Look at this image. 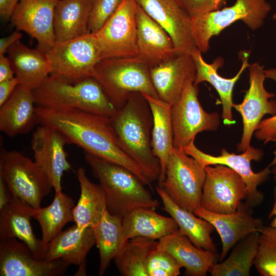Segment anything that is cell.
Returning a JSON list of instances; mask_svg holds the SVG:
<instances>
[{"instance_id":"cell-1","label":"cell","mask_w":276,"mask_h":276,"mask_svg":"<svg viewBox=\"0 0 276 276\" xmlns=\"http://www.w3.org/2000/svg\"><path fill=\"white\" fill-rule=\"evenodd\" d=\"M39 125L53 127L68 144L84 152L120 165L132 172L146 186L152 181L143 169L119 146L110 117L79 109L57 110L36 106Z\"/></svg>"},{"instance_id":"cell-2","label":"cell","mask_w":276,"mask_h":276,"mask_svg":"<svg viewBox=\"0 0 276 276\" xmlns=\"http://www.w3.org/2000/svg\"><path fill=\"white\" fill-rule=\"evenodd\" d=\"M110 119L119 146L143 169L152 182L158 180L160 165L151 147L153 117L143 95L132 93Z\"/></svg>"},{"instance_id":"cell-3","label":"cell","mask_w":276,"mask_h":276,"mask_svg":"<svg viewBox=\"0 0 276 276\" xmlns=\"http://www.w3.org/2000/svg\"><path fill=\"white\" fill-rule=\"evenodd\" d=\"M84 153L85 161L104 192L110 214L122 218L139 208L155 209L159 206V201L130 170L105 159Z\"/></svg>"},{"instance_id":"cell-4","label":"cell","mask_w":276,"mask_h":276,"mask_svg":"<svg viewBox=\"0 0 276 276\" xmlns=\"http://www.w3.org/2000/svg\"><path fill=\"white\" fill-rule=\"evenodd\" d=\"M33 93L36 105L43 108L79 109L108 117L118 110L93 77L70 83L50 75Z\"/></svg>"},{"instance_id":"cell-5","label":"cell","mask_w":276,"mask_h":276,"mask_svg":"<svg viewBox=\"0 0 276 276\" xmlns=\"http://www.w3.org/2000/svg\"><path fill=\"white\" fill-rule=\"evenodd\" d=\"M93 77L117 109L124 105L133 93L158 98L150 67L137 56L102 59L96 65Z\"/></svg>"},{"instance_id":"cell-6","label":"cell","mask_w":276,"mask_h":276,"mask_svg":"<svg viewBox=\"0 0 276 276\" xmlns=\"http://www.w3.org/2000/svg\"><path fill=\"white\" fill-rule=\"evenodd\" d=\"M271 7L266 0H236L232 6L191 17V30L195 46L207 52L211 38L237 20L252 30L261 27Z\"/></svg>"},{"instance_id":"cell-7","label":"cell","mask_w":276,"mask_h":276,"mask_svg":"<svg viewBox=\"0 0 276 276\" xmlns=\"http://www.w3.org/2000/svg\"><path fill=\"white\" fill-rule=\"evenodd\" d=\"M0 177L14 198L35 209L41 208L43 198L53 188L34 160L14 150L1 149Z\"/></svg>"},{"instance_id":"cell-8","label":"cell","mask_w":276,"mask_h":276,"mask_svg":"<svg viewBox=\"0 0 276 276\" xmlns=\"http://www.w3.org/2000/svg\"><path fill=\"white\" fill-rule=\"evenodd\" d=\"M44 54L50 75L70 83L93 77L95 66L101 60L94 34L90 32L56 42Z\"/></svg>"},{"instance_id":"cell-9","label":"cell","mask_w":276,"mask_h":276,"mask_svg":"<svg viewBox=\"0 0 276 276\" xmlns=\"http://www.w3.org/2000/svg\"><path fill=\"white\" fill-rule=\"evenodd\" d=\"M205 176L204 167L182 149L174 147L159 187L178 205L194 212L201 207Z\"/></svg>"},{"instance_id":"cell-10","label":"cell","mask_w":276,"mask_h":276,"mask_svg":"<svg viewBox=\"0 0 276 276\" xmlns=\"http://www.w3.org/2000/svg\"><path fill=\"white\" fill-rule=\"evenodd\" d=\"M136 0H123L105 24L93 33L101 59L136 57Z\"/></svg>"},{"instance_id":"cell-11","label":"cell","mask_w":276,"mask_h":276,"mask_svg":"<svg viewBox=\"0 0 276 276\" xmlns=\"http://www.w3.org/2000/svg\"><path fill=\"white\" fill-rule=\"evenodd\" d=\"M198 86L190 81L180 98L171 105V114L174 147L179 149L189 145L202 131H215L220 123L216 112H207L198 98Z\"/></svg>"},{"instance_id":"cell-12","label":"cell","mask_w":276,"mask_h":276,"mask_svg":"<svg viewBox=\"0 0 276 276\" xmlns=\"http://www.w3.org/2000/svg\"><path fill=\"white\" fill-rule=\"evenodd\" d=\"M185 153L195 159L203 167L222 165L236 172L243 178L246 186L248 196L246 202L251 207L260 204L263 200L262 192L258 190V187L264 182L271 173L268 165L258 172L251 169V162H258L264 156L262 149L250 146L241 154L229 153L225 148L221 150L220 154L212 155L199 149L193 140L189 145L182 149Z\"/></svg>"},{"instance_id":"cell-13","label":"cell","mask_w":276,"mask_h":276,"mask_svg":"<svg viewBox=\"0 0 276 276\" xmlns=\"http://www.w3.org/2000/svg\"><path fill=\"white\" fill-rule=\"evenodd\" d=\"M201 207L217 214L237 211L248 196L242 177L231 168L222 165L206 166Z\"/></svg>"},{"instance_id":"cell-14","label":"cell","mask_w":276,"mask_h":276,"mask_svg":"<svg viewBox=\"0 0 276 276\" xmlns=\"http://www.w3.org/2000/svg\"><path fill=\"white\" fill-rule=\"evenodd\" d=\"M249 86L242 103L233 104V108L240 114L243 121V132L238 151H245L250 145V141L256 128L263 117L267 114H276V101L271 99L275 94L264 87L266 77L264 66L258 62L250 64Z\"/></svg>"},{"instance_id":"cell-15","label":"cell","mask_w":276,"mask_h":276,"mask_svg":"<svg viewBox=\"0 0 276 276\" xmlns=\"http://www.w3.org/2000/svg\"><path fill=\"white\" fill-rule=\"evenodd\" d=\"M70 264L62 259L46 261L35 257L17 238L0 239L1 276H59Z\"/></svg>"},{"instance_id":"cell-16","label":"cell","mask_w":276,"mask_h":276,"mask_svg":"<svg viewBox=\"0 0 276 276\" xmlns=\"http://www.w3.org/2000/svg\"><path fill=\"white\" fill-rule=\"evenodd\" d=\"M66 144L67 140L59 131L40 124L31 140L34 161L49 179L55 192L62 191V175L71 169L65 150Z\"/></svg>"},{"instance_id":"cell-17","label":"cell","mask_w":276,"mask_h":276,"mask_svg":"<svg viewBox=\"0 0 276 276\" xmlns=\"http://www.w3.org/2000/svg\"><path fill=\"white\" fill-rule=\"evenodd\" d=\"M59 0H20L10 18L17 30L22 31L37 41V49L43 53L56 43L54 17Z\"/></svg>"},{"instance_id":"cell-18","label":"cell","mask_w":276,"mask_h":276,"mask_svg":"<svg viewBox=\"0 0 276 276\" xmlns=\"http://www.w3.org/2000/svg\"><path fill=\"white\" fill-rule=\"evenodd\" d=\"M196 70L189 52H180L150 68V76L158 98L172 105L181 96L186 85L194 81Z\"/></svg>"},{"instance_id":"cell-19","label":"cell","mask_w":276,"mask_h":276,"mask_svg":"<svg viewBox=\"0 0 276 276\" xmlns=\"http://www.w3.org/2000/svg\"><path fill=\"white\" fill-rule=\"evenodd\" d=\"M193 213L210 222L219 235L222 245L220 262L239 241L251 233L259 232L263 226L262 220L252 216L251 206L246 202L231 214L214 213L201 207Z\"/></svg>"},{"instance_id":"cell-20","label":"cell","mask_w":276,"mask_h":276,"mask_svg":"<svg viewBox=\"0 0 276 276\" xmlns=\"http://www.w3.org/2000/svg\"><path fill=\"white\" fill-rule=\"evenodd\" d=\"M137 57L151 68L179 52L166 30L138 4L136 12Z\"/></svg>"},{"instance_id":"cell-21","label":"cell","mask_w":276,"mask_h":276,"mask_svg":"<svg viewBox=\"0 0 276 276\" xmlns=\"http://www.w3.org/2000/svg\"><path fill=\"white\" fill-rule=\"evenodd\" d=\"M201 53L196 47L190 52L196 70L194 84L198 86L200 83L206 81L215 88L219 96L222 105L221 117L223 123L226 125H232L235 123L232 113L234 104L233 89L243 71L250 64L248 63L250 51H244L239 52V56L242 60V66L238 73L232 78H223L218 74V69L223 65L224 62L221 57H218L213 63L209 64L204 60Z\"/></svg>"},{"instance_id":"cell-22","label":"cell","mask_w":276,"mask_h":276,"mask_svg":"<svg viewBox=\"0 0 276 276\" xmlns=\"http://www.w3.org/2000/svg\"><path fill=\"white\" fill-rule=\"evenodd\" d=\"M136 1L169 34L179 52L190 53L196 47L191 34V17L173 0Z\"/></svg>"},{"instance_id":"cell-23","label":"cell","mask_w":276,"mask_h":276,"mask_svg":"<svg viewBox=\"0 0 276 276\" xmlns=\"http://www.w3.org/2000/svg\"><path fill=\"white\" fill-rule=\"evenodd\" d=\"M96 243L92 227L82 228L75 224L62 231L47 244L44 260L62 259L79 267L75 275H85L86 256Z\"/></svg>"},{"instance_id":"cell-24","label":"cell","mask_w":276,"mask_h":276,"mask_svg":"<svg viewBox=\"0 0 276 276\" xmlns=\"http://www.w3.org/2000/svg\"><path fill=\"white\" fill-rule=\"evenodd\" d=\"M34 209L13 197L0 209V239L17 238L30 248L36 258L44 260L47 244L36 237L31 224Z\"/></svg>"},{"instance_id":"cell-25","label":"cell","mask_w":276,"mask_h":276,"mask_svg":"<svg viewBox=\"0 0 276 276\" xmlns=\"http://www.w3.org/2000/svg\"><path fill=\"white\" fill-rule=\"evenodd\" d=\"M33 90L18 84L0 109V130L9 136L25 134L39 124Z\"/></svg>"},{"instance_id":"cell-26","label":"cell","mask_w":276,"mask_h":276,"mask_svg":"<svg viewBox=\"0 0 276 276\" xmlns=\"http://www.w3.org/2000/svg\"><path fill=\"white\" fill-rule=\"evenodd\" d=\"M157 248L174 257L188 275L205 276L216 262L215 252L197 247L179 228L159 239Z\"/></svg>"},{"instance_id":"cell-27","label":"cell","mask_w":276,"mask_h":276,"mask_svg":"<svg viewBox=\"0 0 276 276\" xmlns=\"http://www.w3.org/2000/svg\"><path fill=\"white\" fill-rule=\"evenodd\" d=\"M7 53L19 84L33 90L50 75L45 54L37 49H31L19 40L9 49Z\"/></svg>"},{"instance_id":"cell-28","label":"cell","mask_w":276,"mask_h":276,"mask_svg":"<svg viewBox=\"0 0 276 276\" xmlns=\"http://www.w3.org/2000/svg\"><path fill=\"white\" fill-rule=\"evenodd\" d=\"M142 94L149 105L153 117L151 147L154 155L160 163V174L158 179L160 186L165 178L168 158L174 148L171 105L158 98Z\"/></svg>"},{"instance_id":"cell-29","label":"cell","mask_w":276,"mask_h":276,"mask_svg":"<svg viewBox=\"0 0 276 276\" xmlns=\"http://www.w3.org/2000/svg\"><path fill=\"white\" fill-rule=\"evenodd\" d=\"M155 188L162 200V209L175 221L181 233L197 247L215 252L216 247L211 237V234L215 229L214 226L193 212L178 205L161 187L157 185L155 186Z\"/></svg>"},{"instance_id":"cell-30","label":"cell","mask_w":276,"mask_h":276,"mask_svg":"<svg viewBox=\"0 0 276 276\" xmlns=\"http://www.w3.org/2000/svg\"><path fill=\"white\" fill-rule=\"evenodd\" d=\"M94 0H59L54 12L56 42L89 32L88 22Z\"/></svg>"},{"instance_id":"cell-31","label":"cell","mask_w":276,"mask_h":276,"mask_svg":"<svg viewBox=\"0 0 276 276\" xmlns=\"http://www.w3.org/2000/svg\"><path fill=\"white\" fill-rule=\"evenodd\" d=\"M122 224L126 241L136 237L159 240L179 228L171 217L162 216L154 209L146 207L130 212L122 218Z\"/></svg>"},{"instance_id":"cell-32","label":"cell","mask_w":276,"mask_h":276,"mask_svg":"<svg viewBox=\"0 0 276 276\" xmlns=\"http://www.w3.org/2000/svg\"><path fill=\"white\" fill-rule=\"evenodd\" d=\"M79 182L80 196L73 209L74 222L80 227H92L101 218L107 210L104 192L99 184L91 182L83 167L76 171Z\"/></svg>"},{"instance_id":"cell-33","label":"cell","mask_w":276,"mask_h":276,"mask_svg":"<svg viewBox=\"0 0 276 276\" xmlns=\"http://www.w3.org/2000/svg\"><path fill=\"white\" fill-rule=\"evenodd\" d=\"M92 228L99 252L98 274L102 276L127 241L124 237L122 218L111 215L107 210Z\"/></svg>"},{"instance_id":"cell-34","label":"cell","mask_w":276,"mask_h":276,"mask_svg":"<svg viewBox=\"0 0 276 276\" xmlns=\"http://www.w3.org/2000/svg\"><path fill=\"white\" fill-rule=\"evenodd\" d=\"M74 199L62 191L55 192L52 202L48 206L34 209L32 218L39 223L41 240L48 244L62 231L68 222L74 221Z\"/></svg>"},{"instance_id":"cell-35","label":"cell","mask_w":276,"mask_h":276,"mask_svg":"<svg viewBox=\"0 0 276 276\" xmlns=\"http://www.w3.org/2000/svg\"><path fill=\"white\" fill-rule=\"evenodd\" d=\"M259 233H251L239 241L227 258L215 263L209 272L212 276H249L259 244Z\"/></svg>"},{"instance_id":"cell-36","label":"cell","mask_w":276,"mask_h":276,"mask_svg":"<svg viewBox=\"0 0 276 276\" xmlns=\"http://www.w3.org/2000/svg\"><path fill=\"white\" fill-rule=\"evenodd\" d=\"M158 243V241L143 237L128 240L114 259L120 274L123 276H148L147 260Z\"/></svg>"},{"instance_id":"cell-37","label":"cell","mask_w":276,"mask_h":276,"mask_svg":"<svg viewBox=\"0 0 276 276\" xmlns=\"http://www.w3.org/2000/svg\"><path fill=\"white\" fill-rule=\"evenodd\" d=\"M254 265L261 276H276V228L263 226Z\"/></svg>"},{"instance_id":"cell-38","label":"cell","mask_w":276,"mask_h":276,"mask_svg":"<svg viewBox=\"0 0 276 276\" xmlns=\"http://www.w3.org/2000/svg\"><path fill=\"white\" fill-rule=\"evenodd\" d=\"M182 267L171 255L157 248L151 252L147 260L148 276H177Z\"/></svg>"},{"instance_id":"cell-39","label":"cell","mask_w":276,"mask_h":276,"mask_svg":"<svg viewBox=\"0 0 276 276\" xmlns=\"http://www.w3.org/2000/svg\"><path fill=\"white\" fill-rule=\"evenodd\" d=\"M123 0H94L88 22V31L95 33L110 18Z\"/></svg>"},{"instance_id":"cell-40","label":"cell","mask_w":276,"mask_h":276,"mask_svg":"<svg viewBox=\"0 0 276 276\" xmlns=\"http://www.w3.org/2000/svg\"><path fill=\"white\" fill-rule=\"evenodd\" d=\"M191 17L222 9L228 0H173Z\"/></svg>"},{"instance_id":"cell-41","label":"cell","mask_w":276,"mask_h":276,"mask_svg":"<svg viewBox=\"0 0 276 276\" xmlns=\"http://www.w3.org/2000/svg\"><path fill=\"white\" fill-rule=\"evenodd\" d=\"M267 78L276 81V69L266 70ZM255 137L263 141L264 144L276 141V114L269 118L262 120L254 132Z\"/></svg>"},{"instance_id":"cell-42","label":"cell","mask_w":276,"mask_h":276,"mask_svg":"<svg viewBox=\"0 0 276 276\" xmlns=\"http://www.w3.org/2000/svg\"><path fill=\"white\" fill-rule=\"evenodd\" d=\"M18 84L15 77L0 82V107L8 100Z\"/></svg>"},{"instance_id":"cell-43","label":"cell","mask_w":276,"mask_h":276,"mask_svg":"<svg viewBox=\"0 0 276 276\" xmlns=\"http://www.w3.org/2000/svg\"><path fill=\"white\" fill-rule=\"evenodd\" d=\"M14 77V73L8 56L0 55V82Z\"/></svg>"},{"instance_id":"cell-44","label":"cell","mask_w":276,"mask_h":276,"mask_svg":"<svg viewBox=\"0 0 276 276\" xmlns=\"http://www.w3.org/2000/svg\"><path fill=\"white\" fill-rule=\"evenodd\" d=\"M22 37V34L19 31L13 32L7 37L0 39V55H5L9 49L15 42L19 41Z\"/></svg>"},{"instance_id":"cell-45","label":"cell","mask_w":276,"mask_h":276,"mask_svg":"<svg viewBox=\"0 0 276 276\" xmlns=\"http://www.w3.org/2000/svg\"><path fill=\"white\" fill-rule=\"evenodd\" d=\"M20 0H0V15L4 19L11 18Z\"/></svg>"},{"instance_id":"cell-46","label":"cell","mask_w":276,"mask_h":276,"mask_svg":"<svg viewBox=\"0 0 276 276\" xmlns=\"http://www.w3.org/2000/svg\"><path fill=\"white\" fill-rule=\"evenodd\" d=\"M12 198L10 190L3 179L0 177V209L10 202Z\"/></svg>"},{"instance_id":"cell-47","label":"cell","mask_w":276,"mask_h":276,"mask_svg":"<svg viewBox=\"0 0 276 276\" xmlns=\"http://www.w3.org/2000/svg\"><path fill=\"white\" fill-rule=\"evenodd\" d=\"M273 198L274 202L268 218L269 219L273 218L271 222L270 226L276 228V186L274 188Z\"/></svg>"},{"instance_id":"cell-48","label":"cell","mask_w":276,"mask_h":276,"mask_svg":"<svg viewBox=\"0 0 276 276\" xmlns=\"http://www.w3.org/2000/svg\"><path fill=\"white\" fill-rule=\"evenodd\" d=\"M275 143L276 144V141ZM273 153L274 154V156L271 163L269 165L270 167L276 165V150L274 151Z\"/></svg>"},{"instance_id":"cell-49","label":"cell","mask_w":276,"mask_h":276,"mask_svg":"<svg viewBox=\"0 0 276 276\" xmlns=\"http://www.w3.org/2000/svg\"><path fill=\"white\" fill-rule=\"evenodd\" d=\"M274 167L271 171V173L273 174V177L274 181L276 182V165H274Z\"/></svg>"},{"instance_id":"cell-50","label":"cell","mask_w":276,"mask_h":276,"mask_svg":"<svg viewBox=\"0 0 276 276\" xmlns=\"http://www.w3.org/2000/svg\"><path fill=\"white\" fill-rule=\"evenodd\" d=\"M273 18L274 20H276V13L274 14L273 15Z\"/></svg>"}]
</instances>
